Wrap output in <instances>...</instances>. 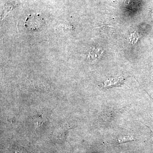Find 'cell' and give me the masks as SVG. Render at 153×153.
Returning a JSON list of instances; mask_svg holds the SVG:
<instances>
[{
  "label": "cell",
  "instance_id": "obj_1",
  "mask_svg": "<svg viewBox=\"0 0 153 153\" xmlns=\"http://www.w3.org/2000/svg\"><path fill=\"white\" fill-rule=\"evenodd\" d=\"M42 21L40 17L32 16L28 18L26 22L27 27L31 30H36L42 24Z\"/></svg>",
  "mask_w": 153,
  "mask_h": 153
},
{
  "label": "cell",
  "instance_id": "obj_2",
  "mask_svg": "<svg viewBox=\"0 0 153 153\" xmlns=\"http://www.w3.org/2000/svg\"><path fill=\"white\" fill-rule=\"evenodd\" d=\"M123 79L122 77L117 79H108L105 82L104 86L105 87H112L113 86H118L123 83Z\"/></svg>",
  "mask_w": 153,
  "mask_h": 153
},
{
  "label": "cell",
  "instance_id": "obj_3",
  "mask_svg": "<svg viewBox=\"0 0 153 153\" xmlns=\"http://www.w3.org/2000/svg\"><path fill=\"white\" fill-rule=\"evenodd\" d=\"M134 140L135 139L132 136H126L120 138L118 140L120 143H124L127 142L131 141Z\"/></svg>",
  "mask_w": 153,
  "mask_h": 153
},
{
  "label": "cell",
  "instance_id": "obj_4",
  "mask_svg": "<svg viewBox=\"0 0 153 153\" xmlns=\"http://www.w3.org/2000/svg\"><path fill=\"white\" fill-rule=\"evenodd\" d=\"M138 39L139 35L137 33H132L129 38V41L132 44H134V43H136Z\"/></svg>",
  "mask_w": 153,
  "mask_h": 153
}]
</instances>
